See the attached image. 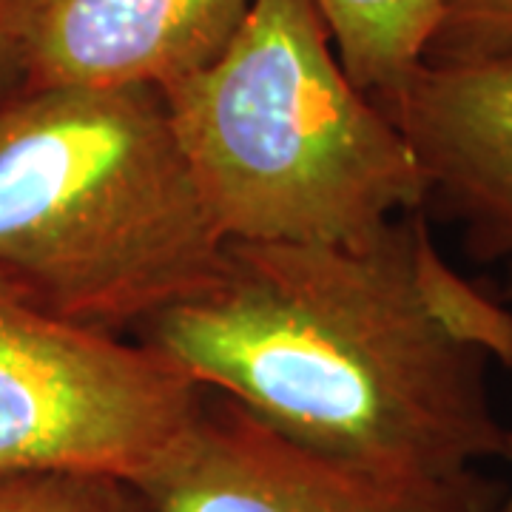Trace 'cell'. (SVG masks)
I'll return each mask as SVG.
<instances>
[{
  "label": "cell",
  "instance_id": "7a4b0ae2",
  "mask_svg": "<svg viewBox=\"0 0 512 512\" xmlns=\"http://www.w3.org/2000/svg\"><path fill=\"white\" fill-rule=\"evenodd\" d=\"M225 242L154 86H20L0 103V274L57 316L143 328Z\"/></svg>",
  "mask_w": 512,
  "mask_h": 512
},
{
  "label": "cell",
  "instance_id": "30bf717a",
  "mask_svg": "<svg viewBox=\"0 0 512 512\" xmlns=\"http://www.w3.org/2000/svg\"><path fill=\"white\" fill-rule=\"evenodd\" d=\"M490 60H512V0H447L424 63Z\"/></svg>",
  "mask_w": 512,
  "mask_h": 512
},
{
  "label": "cell",
  "instance_id": "277c9868",
  "mask_svg": "<svg viewBox=\"0 0 512 512\" xmlns=\"http://www.w3.org/2000/svg\"><path fill=\"white\" fill-rule=\"evenodd\" d=\"M205 387L143 342L69 322L0 274V473L137 481L200 413Z\"/></svg>",
  "mask_w": 512,
  "mask_h": 512
},
{
  "label": "cell",
  "instance_id": "ba28073f",
  "mask_svg": "<svg viewBox=\"0 0 512 512\" xmlns=\"http://www.w3.org/2000/svg\"><path fill=\"white\" fill-rule=\"evenodd\" d=\"M350 83L384 109L427 60L447 0H311Z\"/></svg>",
  "mask_w": 512,
  "mask_h": 512
},
{
  "label": "cell",
  "instance_id": "6da1fadb",
  "mask_svg": "<svg viewBox=\"0 0 512 512\" xmlns=\"http://www.w3.org/2000/svg\"><path fill=\"white\" fill-rule=\"evenodd\" d=\"M140 336L276 433L373 476L461 481L504 450L487 376L512 367V311L444 262L424 208L359 245L225 242L214 276Z\"/></svg>",
  "mask_w": 512,
  "mask_h": 512
},
{
  "label": "cell",
  "instance_id": "5b68a950",
  "mask_svg": "<svg viewBox=\"0 0 512 512\" xmlns=\"http://www.w3.org/2000/svg\"><path fill=\"white\" fill-rule=\"evenodd\" d=\"M134 487L151 512H493L501 501L478 473L413 484L356 470L211 390L183 436Z\"/></svg>",
  "mask_w": 512,
  "mask_h": 512
},
{
  "label": "cell",
  "instance_id": "3957f363",
  "mask_svg": "<svg viewBox=\"0 0 512 512\" xmlns=\"http://www.w3.org/2000/svg\"><path fill=\"white\" fill-rule=\"evenodd\" d=\"M160 92L228 242L359 245L427 205L416 151L350 83L311 0H254L220 55Z\"/></svg>",
  "mask_w": 512,
  "mask_h": 512
},
{
  "label": "cell",
  "instance_id": "52a82bcc",
  "mask_svg": "<svg viewBox=\"0 0 512 512\" xmlns=\"http://www.w3.org/2000/svg\"><path fill=\"white\" fill-rule=\"evenodd\" d=\"M384 114L427 177V202L478 262L512 259V60L424 63Z\"/></svg>",
  "mask_w": 512,
  "mask_h": 512
},
{
  "label": "cell",
  "instance_id": "9c48e42d",
  "mask_svg": "<svg viewBox=\"0 0 512 512\" xmlns=\"http://www.w3.org/2000/svg\"><path fill=\"white\" fill-rule=\"evenodd\" d=\"M0 512H151L134 481L80 470H3Z\"/></svg>",
  "mask_w": 512,
  "mask_h": 512
},
{
  "label": "cell",
  "instance_id": "8992f818",
  "mask_svg": "<svg viewBox=\"0 0 512 512\" xmlns=\"http://www.w3.org/2000/svg\"><path fill=\"white\" fill-rule=\"evenodd\" d=\"M254 0H0L23 86H154L200 72Z\"/></svg>",
  "mask_w": 512,
  "mask_h": 512
},
{
  "label": "cell",
  "instance_id": "7c38bea8",
  "mask_svg": "<svg viewBox=\"0 0 512 512\" xmlns=\"http://www.w3.org/2000/svg\"><path fill=\"white\" fill-rule=\"evenodd\" d=\"M507 262H510V265H507V285H504V299H507V302H512V259H507ZM501 458H507L512 467V430H507V433H504V450H501ZM493 512H512V487H510V493L504 495V498L495 504Z\"/></svg>",
  "mask_w": 512,
  "mask_h": 512
},
{
  "label": "cell",
  "instance_id": "8fae6325",
  "mask_svg": "<svg viewBox=\"0 0 512 512\" xmlns=\"http://www.w3.org/2000/svg\"><path fill=\"white\" fill-rule=\"evenodd\" d=\"M23 86V69H20L18 52H15V43L6 32V23H3V12H0V103L15 94Z\"/></svg>",
  "mask_w": 512,
  "mask_h": 512
}]
</instances>
